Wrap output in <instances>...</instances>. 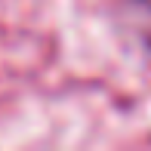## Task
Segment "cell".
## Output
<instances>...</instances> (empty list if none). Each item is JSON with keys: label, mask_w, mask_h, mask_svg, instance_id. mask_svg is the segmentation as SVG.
<instances>
[{"label": "cell", "mask_w": 151, "mask_h": 151, "mask_svg": "<svg viewBox=\"0 0 151 151\" xmlns=\"http://www.w3.org/2000/svg\"><path fill=\"white\" fill-rule=\"evenodd\" d=\"M117 25L151 56V0H120Z\"/></svg>", "instance_id": "obj_1"}]
</instances>
